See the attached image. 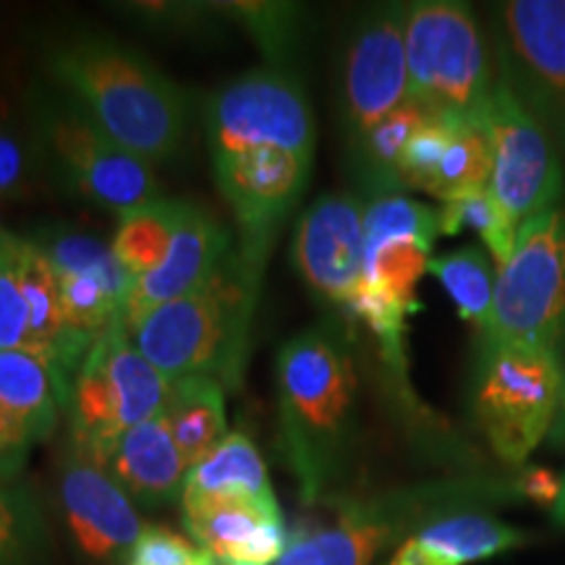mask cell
Here are the masks:
<instances>
[{"label":"cell","instance_id":"cell-24","mask_svg":"<svg viewBox=\"0 0 565 565\" xmlns=\"http://www.w3.org/2000/svg\"><path fill=\"white\" fill-rule=\"evenodd\" d=\"M168 427L183 461L189 469L223 440L228 419H225V387L207 374H189L173 380L162 406Z\"/></svg>","mask_w":565,"mask_h":565},{"label":"cell","instance_id":"cell-41","mask_svg":"<svg viewBox=\"0 0 565 565\" xmlns=\"http://www.w3.org/2000/svg\"><path fill=\"white\" fill-rule=\"evenodd\" d=\"M563 477H557L553 469L545 466H532V469L521 471L519 482H515V494H521L524 500H532L536 505H545L553 511L557 498H561Z\"/></svg>","mask_w":565,"mask_h":565},{"label":"cell","instance_id":"cell-18","mask_svg":"<svg viewBox=\"0 0 565 565\" xmlns=\"http://www.w3.org/2000/svg\"><path fill=\"white\" fill-rule=\"evenodd\" d=\"M231 254L228 231L200 204L183 202L181 221L175 225L171 249L162 265L145 278L134 280L124 309V328L162 303L196 291L210 278H215Z\"/></svg>","mask_w":565,"mask_h":565},{"label":"cell","instance_id":"cell-42","mask_svg":"<svg viewBox=\"0 0 565 565\" xmlns=\"http://www.w3.org/2000/svg\"><path fill=\"white\" fill-rule=\"evenodd\" d=\"M553 521L557 526H563L565 529V475H563V487H561V498H557V503H555V508L553 511Z\"/></svg>","mask_w":565,"mask_h":565},{"label":"cell","instance_id":"cell-3","mask_svg":"<svg viewBox=\"0 0 565 565\" xmlns=\"http://www.w3.org/2000/svg\"><path fill=\"white\" fill-rule=\"evenodd\" d=\"M257 294L259 286L246 278L236 254H231L215 278L141 315L124 330L168 383L207 374L223 387H236Z\"/></svg>","mask_w":565,"mask_h":565},{"label":"cell","instance_id":"cell-35","mask_svg":"<svg viewBox=\"0 0 565 565\" xmlns=\"http://www.w3.org/2000/svg\"><path fill=\"white\" fill-rule=\"evenodd\" d=\"M433 252L414 242H387L364 252V280L366 286L383 288L408 307H419L416 282L429 270Z\"/></svg>","mask_w":565,"mask_h":565},{"label":"cell","instance_id":"cell-27","mask_svg":"<svg viewBox=\"0 0 565 565\" xmlns=\"http://www.w3.org/2000/svg\"><path fill=\"white\" fill-rule=\"evenodd\" d=\"M427 273L440 280L445 294L456 303L461 320L477 328V333H482L487 322H490L494 282H498L490 252L471 244L437 254V257L429 259Z\"/></svg>","mask_w":565,"mask_h":565},{"label":"cell","instance_id":"cell-7","mask_svg":"<svg viewBox=\"0 0 565 565\" xmlns=\"http://www.w3.org/2000/svg\"><path fill=\"white\" fill-rule=\"evenodd\" d=\"M168 383L131 343L124 324L97 338L71 383V448L108 466L118 440L166 406Z\"/></svg>","mask_w":565,"mask_h":565},{"label":"cell","instance_id":"cell-25","mask_svg":"<svg viewBox=\"0 0 565 565\" xmlns=\"http://www.w3.org/2000/svg\"><path fill=\"white\" fill-rule=\"evenodd\" d=\"M433 116H437V113L412 97V100L401 105L398 110H393L377 126H372L362 139L353 141L351 168L364 192L370 194V200L404 192L398 175L401 158H404L406 145L412 141L414 134Z\"/></svg>","mask_w":565,"mask_h":565},{"label":"cell","instance_id":"cell-22","mask_svg":"<svg viewBox=\"0 0 565 565\" xmlns=\"http://www.w3.org/2000/svg\"><path fill=\"white\" fill-rule=\"evenodd\" d=\"M207 503H249L280 511L265 458L249 435L228 433L189 469L181 505Z\"/></svg>","mask_w":565,"mask_h":565},{"label":"cell","instance_id":"cell-29","mask_svg":"<svg viewBox=\"0 0 565 565\" xmlns=\"http://www.w3.org/2000/svg\"><path fill=\"white\" fill-rule=\"evenodd\" d=\"M47 524L30 484L0 477V565H42Z\"/></svg>","mask_w":565,"mask_h":565},{"label":"cell","instance_id":"cell-40","mask_svg":"<svg viewBox=\"0 0 565 565\" xmlns=\"http://www.w3.org/2000/svg\"><path fill=\"white\" fill-rule=\"evenodd\" d=\"M34 440L13 416L0 408V477H21Z\"/></svg>","mask_w":565,"mask_h":565},{"label":"cell","instance_id":"cell-1","mask_svg":"<svg viewBox=\"0 0 565 565\" xmlns=\"http://www.w3.org/2000/svg\"><path fill=\"white\" fill-rule=\"evenodd\" d=\"M280 445L307 505L328 503L349 475L356 443L359 377L349 335L335 322H317L280 345Z\"/></svg>","mask_w":565,"mask_h":565},{"label":"cell","instance_id":"cell-4","mask_svg":"<svg viewBox=\"0 0 565 565\" xmlns=\"http://www.w3.org/2000/svg\"><path fill=\"white\" fill-rule=\"evenodd\" d=\"M508 492L515 490L484 479H454L341 500L328 524L296 532L275 565H372L429 521L505 498Z\"/></svg>","mask_w":565,"mask_h":565},{"label":"cell","instance_id":"cell-30","mask_svg":"<svg viewBox=\"0 0 565 565\" xmlns=\"http://www.w3.org/2000/svg\"><path fill=\"white\" fill-rule=\"evenodd\" d=\"M492 150L482 121H458L429 196L443 204L490 186Z\"/></svg>","mask_w":565,"mask_h":565},{"label":"cell","instance_id":"cell-26","mask_svg":"<svg viewBox=\"0 0 565 565\" xmlns=\"http://www.w3.org/2000/svg\"><path fill=\"white\" fill-rule=\"evenodd\" d=\"M181 200H154L118 217L110 249L134 280L158 270L171 249L175 225L181 221Z\"/></svg>","mask_w":565,"mask_h":565},{"label":"cell","instance_id":"cell-21","mask_svg":"<svg viewBox=\"0 0 565 565\" xmlns=\"http://www.w3.org/2000/svg\"><path fill=\"white\" fill-rule=\"evenodd\" d=\"M105 469L134 503L150 508L181 500L189 475L162 412L131 427L113 448Z\"/></svg>","mask_w":565,"mask_h":565},{"label":"cell","instance_id":"cell-15","mask_svg":"<svg viewBox=\"0 0 565 565\" xmlns=\"http://www.w3.org/2000/svg\"><path fill=\"white\" fill-rule=\"evenodd\" d=\"M58 275L63 315L74 341L92 349L97 338L121 324L134 278L110 244L82 231H47L34 238Z\"/></svg>","mask_w":565,"mask_h":565},{"label":"cell","instance_id":"cell-39","mask_svg":"<svg viewBox=\"0 0 565 565\" xmlns=\"http://www.w3.org/2000/svg\"><path fill=\"white\" fill-rule=\"evenodd\" d=\"M118 11L129 13L141 24L152 30H202L217 13L210 3H175V0H160V3H121Z\"/></svg>","mask_w":565,"mask_h":565},{"label":"cell","instance_id":"cell-36","mask_svg":"<svg viewBox=\"0 0 565 565\" xmlns=\"http://www.w3.org/2000/svg\"><path fill=\"white\" fill-rule=\"evenodd\" d=\"M456 124V118L433 116L414 134L398 166L401 186L416 189V192L424 194L433 192L437 171H440V162L445 158V152H448L450 139H454Z\"/></svg>","mask_w":565,"mask_h":565},{"label":"cell","instance_id":"cell-5","mask_svg":"<svg viewBox=\"0 0 565 565\" xmlns=\"http://www.w3.org/2000/svg\"><path fill=\"white\" fill-rule=\"evenodd\" d=\"M408 92L437 116L482 121L498 66L471 6L419 0L406 13Z\"/></svg>","mask_w":565,"mask_h":565},{"label":"cell","instance_id":"cell-33","mask_svg":"<svg viewBox=\"0 0 565 565\" xmlns=\"http://www.w3.org/2000/svg\"><path fill=\"white\" fill-rule=\"evenodd\" d=\"M345 309H349L351 317H356L359 322L370 328V333L377 338L385 364L406 385V320L419 309L408 307V303L395 299L393 294L366 286V282L359 286V291L351 296Z\"/></svg>","mask_w":565,"mask_h":565},{"label":"cell","instance_id":"cell-6","mask_svg":"<svg viewBox=\"0 0 565 565\" xmlns=\"http://www.w3.org/2000/svg\"><path fill=\"white\" fill-rule=\"evenodd\" d=\"M519 345L563 362L565 349V204L519 231L498 267L492 315L479 349Z\"/></svg>","mask_w":565,"mask_h":565},{"label":"cell","instance_id":"cell-23","mask_svg":"<svg viewBox=\"0 0 565 565\" xmlns=\"http://www.w3.org/2000/svg\"><path fill=\"white\" fill-rule=\"evenodd\" d=\"M440 565L492 561L526 545L529 534L482 511H456L424 524L414 534Z\"/></svg>","mask_w":565,"mask_h":565},{"label":"cell","instance_id":"cell-11","mask_svg":"<svg viewBox=\"0 0 565 565\" xmlns=\"http://www.w3.org/2000/svg\"><path fill=\"white\" fill-rule=\"evenodd\" d=\"M492 150L490 192L515 228L563 207V152L498 76L482 116Z\"/></svg>","mask_w":565,"mask_h":565},{"label":"cell","instance_id":"cell-20","mask_svg":"<svg viewBox=\"0 0 565 565\" xmlns=\"http://www.w3.org/2000/svg\"><path fill=\"white\" fill-rule=\"evenodd\" d=\"M74 372L53 351L0 349V408H6L34 443L47 440L68 408Z\"/></svg>","mask_w":565,"mask_h":565},{"label":"cell","instance_id":"cell-43","mask_svg":"<svg viewBox=\"0 0 565 565\" xmlns=\"http://www.w3.org/2000/svg\"><path fill=\"white\" fill-rule=\"evenodd\" d=\"M204 565H221V563H215V561H212V557H210V561H207V563H204Z\"/></svg>","mask_w":565,"mask_h":565},{"label":"cell","instance_id":"cell-13","mask_svg":"<svg viewBox=\"0 0 565 565\" xmlns=\"http://www.w3.org/2000/svg\"><path fill=\"white\" fill-rule=\"evenodd\" d=\"M212 168L217 189L242 228V246L236 252L238 265L246 278L259 286L275 233L299 202L312 162L286 150L263 147L212 160Z\"/></svg>","mask_w":565,"mask_h":565},{"label":"cell","instance_id":"cell-16","mask_svg":"<svg viewBox=\"0 0 565 565\" xmlns=\"http://www.w3.org/2000/svg\"><path fill=\"white\" fill-rule=\"evenodd\" d=\"M63 521L79 553L92 563H126L145 532L137 505L110 471L68 445L61 463Z\"/></svg>","mask_w":565,"mask_h":565},{"label":"cell","instance_id":"cell-19","mask_svg":"<svg viewBox=\"0 0 565 565\" xmlns=\"http://www.w3.org/2000/svg\"><path fill=\"white\" fill-rule=\"evenodd\" d=\"M183 526L194 545L221 565H275L291 542L282 511L249 503L183 508Z\"/></svg>","mask_w":565,"mask_h":565},{"label":"cell","instance_id":"cell-32","mask_svg":"<svg viewBox=\"0 0 565 565\" xmlns=\"http://www.w3.org/2000/svg\"><path fill=\"white\" fill-rule=\"evenodd\" d=\"M466 228L477 231L482 236L494 265L503 267L511 259L519 228L505 215V210L500 207V202L494 200L490 189L456 196V200L445 202L440 207L443 236H458Z\"/></svg>","mask_w":565,"mask_h":565},{"label":"cell","instance_id":"cell-2","mask_svg":"<svg viewBox=\"0 0 565 565\" xmlns=\"http://www.w3.org/2000/svg\"><path fill=\"white\" fill-rule=\"evenodd\" d=\"M47 74L113 141L150 166L179 152L192 97L124 42L79 34L47 53Z\"/></svg>","mask_w":565,"mask_h":565},{"label":"cell","instance_id":"cell-38","mask_svg":"<svg viewBox=\"0 0 565 565\" xmlns=\"http://www.w3.org/2000/svg\"><path fill=\"white\" fill-rule=\"evenodd\" d=\"M210 555L166 526H145L124 565H204Z\"/></svg>","mask_w":565,"mask_h":565},{"label":"cell","instance_id":"cell-34","mask_svg":"<svg viewBox=\"0 0 565 565\" xmlns=\"http://www.w3.org/2000/svg\"><path fill=\"white\" fill-rule=\"evenodd\" d=\"M24 242L0 225V349H32L24 291Z\"/></svg>","mask_w":565,"mask_h":565},{"label":"cell","instance_id":"cell-12","mask_svg":"<svg viewBox=\"0 0 565 565\" xmlns=\"http://www.w3.org/2000/svg\"><path fill=\"white\" fill-rule=\"evenodd\" d=\"M42 137L61 175L84 200L116 212L118 217L160 200L150 162L113 141L71 100L45 113Z\"/></svg>","mask_w":565,"mask_h":565},{"label":"cell","instance_id":"cell-14","mask_svg":"<svg viewBox=\"0 0 565 565\" xmlns=\"http://www.w3.org/2000/svg\"><path fill=\"white\" fill-rule=\"evenodd\" d=\"M406 13V3L374 6L353 26L343 63V121L349 145L412 100Z\"/></svg>","mask_w":565,"mask_h":565},{"label":"cell","instance_id":"cell-9","mask_svg":"<svg viewBox=\"0 0 565 565\" xmlns=\"http://www.w3.org/2000/svg\"><path fill=\"white\" fill-rule=\"evenodd\" d=\"M212 160L263 147L315 158V116L307 92L291 71L254 68L212 92L204 105Z\"/></svg>","mask_w":565,"mask_h":565},{"label":"cell","instance_id":"cell-31","mask_svg":"<svg viewBox=\"0 0 565 565\" xmlns=\"http://www.w3.org/2000/svg\"><path fill=\"white\" fill-rule=\"evenodd\" d=\"M440 231V210L404 194L370 200L364 210V252L387 242H414L433 252Z\"/></svg>","mask_w":565,"mask_h":565},{"label":"cell","instance_id":"cell-37","mask_svg":"<svg viewBox=\"0 0 565 565\" xmlns=\"http://www.w3.org/2000/svg\"><path fill=\"white\" fill-rule=\"evenodd\" d=\"M32 150L21 137L13 116L0 103V200H13L32 183Z\"/></svg>","mask_w":565,"mask_h":565},{"label":"cell","instance_id":"cell-10","mask_svg":"<svg viewBox=\"0 0 565 565\" xmlns=\"http://www.w3.org/2000/svg\"><path fill=\"white\" fill-rule=\"evenodd\" d=\"M492 45L498 76L565 158V0L494 6Z\"/></svg>","mask_w":565,"mask_h":565},{"label":"cell","instance_id":"cell-8","mask_svg":"<svg viewBox=\"0 0 565 565\" xmlns=\"http://www.w3.org/2000/svg\"><path fill=\"white\" fill-rule=\"evenodd\" d=\"M563 393V362L547 353L519 345L477 351L471 408L494 456L508 466H524L540 448Z\"/></svg>","mask_w":565,"mask_h":565},{"label":"cell","instance_id":"cell-28","mask_svg":"<svg viewBox=\"0 0 565 565\" xmlns=\"http://www.w3.org/2000/svg\"><path fill=\"white\" fill-rule=\"evenodd\" d=\"M210 6L217 17L238 24L257 42L259 51L270 61V68L286 71V63L294 58L303 34V19H307L303 6L282 3V0H225Z\"/></svg>","mask_w":565,"mask_h":565},{"label":"cell","instance_id":"cell-17","mask_svg":"<svg viewBox=\"0 0 565 565\" xmlns=\"http://www.w3.org/2000/svg\"><path fill=\"white\" fill-rule=\"evenodd\" d=\"M364 210L366 202L353 194H324L296 223V270L315 294L341 307L364 280Z\"/></svg>","mask_w":565,"mask_h":565}]
</instances>
